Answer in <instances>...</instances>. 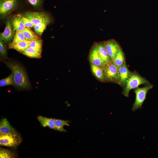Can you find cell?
I'll use <instances>...</instances> for the list:
<instances>
[{
	"label": "cell",
	"instance_id": "obj_1",
	"mask_svg": "<svg viewBox=\"0 0 158 158\" xmlns=\"http://www.w3.org/2000/svg\"><path fill=\"white\" fill-rule=\"evenodd\" d=\"M11 71L13 76V85L18 88H25L29 87L30 83L27 75L23 68L14 62H5Z\"/></svg>",
	"mask_w": 158,
	"mask_h": 158
},
{
	"label": "cell",
	"instance_id": "obj_2",
	"mask_svg": "<svg viewBox=\"0 0 158 158\" xmlns=\"http://www.w3.org/2000/svg\"><path fill=\"white\" fill-rule=\"evenodd\" d=\"M103 72L104 80L117 83L121 85L118 67L111 60L105 63L101 67Z\"/></svg>",
	"mask_w": 158,
	"mask_h": 158
},
{
	"label": "cell",
	"instance_id": "obj_3",
	"mask_svg": "<svg viewBox=\"0 0 158 158\" xmlns=\"http://www.w3.org/2000/svg\"><path fill=\"white\" fill-rule=\"evenodd\" d=\"M149 82L145 78L135 73H132L124 87L122 93L126 97H128L130 91L135 89L142 84H150Z\"/></svg>",
	"mask_w": 158,
	"mask_h": 158
},
{
	"label": "cell",
	"instance_id": "obj_4",
	"mask_svg": "<svg viewBox=\"0 0 158 158\" xmlns=\"http://www.w3.org/2000/svg\"><path fill=\"white\" fill-rule=\"evenodd\" d=\"M22 3V0H0V16L6 17L20 6Z\"/></svg>",
	"mask_w": 158,
	"mask_h": 158
},
{
	"label": "cell",
	"instance_id": "obj_5",
	"mask_svg": "<svg viewBox=\"0 0 158 158\" xmlns=\"http://www.w3.org/2000/svg\"><path fill=\"white\" fill-rule=\"evenodd\" d=\"M153 87V85L150 84L142 88L137 87L135 89L134 92L135 94V99L132 108L133 111H134L141 108L146 98L148 91Z\"/></svg>",
	"mask_w": 158,
	"mask_h": 158
},
{
	"label": "cell",
	"instance_id": "obj_6",
	"mask_svg": "<svg viewBox=\"0 0 158 158\" xmlns=\"http://www.w3.org/2000/svg\"><path fill=\"white\" fill-rule=\"evenodd\" d=\"M22 141L19 135L17 133L10 134H0V145L1 146L15 147Z\"/></svg>",
	"mask_w": 158,
	"mask_h": 158
},
{
	"label": "cell",
	"instance_id": "obj_7",
	"mask_svg": "<svg viewBox=\"0 0 158 158\" xmlns=\"http://www.w3.org/2000/svg\"><path fill=\"white\" fill-rule=\"evenodd\" d=\"M24 15L35 25L42 22L51 20L49 16L43 12H27Z\"/></svg>",
	"mask_w": 158,
	"mask_h": 158
},
{
	"label": "cell",
	"instance_id": "obj_8",
	"mask_svg": "<svg viewBox=\"0 0 158 158\" xmlns=\"http://www.w3.org/2000/svg\"><path fill=\"white\" fill-rule=\"evenodd\" d=\"M104 43L110 58L113 61L118 52L121 49L120 46L113 40H107Z\"/></svg>",
	"mask_w": 158,
	"mask_h": 158
},
{
	"label": "cell",
	"instance_id": "obj_9",
	"mask_svg": "<svg viewBox=\"0 0 158 158\" xmlns=\"http://www.w3.org/2000/svg\"><path fill=\"white\" fill-rule=\"evenodd\" d=\"M14 31L11 21L8 18L6 22L5 29L3 32L0 33V38L5 42L9 41L14 37Z\"/></svg>",
	"mask_w": 158,
	"mask_h": 158
},
{
	"label": "cell",
	"instance_id": "obj_10",
	"mask_svg": "<svg viewBox=\"0 0 158 158\" xmlns=\"http://www.w3.org/2000/svg\"><path fill=\"white\" fill-rule=\"evenodd\" d=\"M118 69L121 85L124 87L132 73L128 69L126 63L118 67Z\"/></svg>",
	"mask_w": 158,
	"mask_h": 158
},
{
	"label": "cell",
	"instance_id": "obj_11",
	"mask_svg": "<svg viewBox=\"0 0 158 158\" xmlns=\"http://www.w3.org/2000/svg\"><path fill=\"white\" fill-rule=\"evenodd\" d=\"M16 132L6 118H3L1 120L0 122V134H10Z\"/></svg>",
	"mask_w": 158,
	"mask_h": 158
},
{
	"label": "cell",
	"instance_id": "obj_12",
	"mask_svg": "<svg viewBox=\"0 0 158 158\" xmlns=\"http://www.w3.org/2000/svg\"><path fill=\"white\" fill-rule=\"evenodd\" d=\"M90 59L92 64L101 67L105 63L99 55L96 45L92 48L91 51Z\"/></svg>",
	"mask_w": 158,
	"mask_h": 158
},
{
	"label": "cell",
	"instance_id": "obj_13",
	"mask_svg": "<svg viewBox=\"0 0 158 158\" xmlns=\"http://www.w3.org/2000/svg\"><path fill=\"white\" fill-rule=\"evenodd\" d=\"M11 22L15 31H22L25 28L22 19L21 14L14 16L12 18Z\"/></svg>",
	"mask_w": 158,
	"mask_h": 158
},
{
	"label": "cell",
	"instance_id": "obj_14",
	"mask_svg": "<svg viewBox=\"0 0 158 158\" xmlns=\"http://www.w3.org/2000/svg\"><path fill=\"white\" fill-rule=\"evenodd\" d=\"M37 119L42 127H48L51 129L56 130L55 126V119L39 116L37 117Z\"/></svg>",
	"mask_w": 158,
	"mask_h": 158
},
{
	"label": "cell",
	"instance_id": "obj_15",
	"mask_svg": "<svg viewBox=\"0 0 158 158\" xmlns=\"http://www.w3.org/2000/svg\"><path fill=\"white\" fill-rule=\"evenodd\" d=\"M96 46L99 54L104 63L108 62L111 60L104 43L97 44Z\"/></svg>",
	"mask_w": 158,
	"mask_h": 158
},
{
	"label": "cell",
	"instance_id": "obj_16",
	"mask_svg": "<svg viewBox=\"0 0 158 158\" xmlns=\"http://www.w3.org/2000/svg\"><path fill=\"white\" fill-rule=\"evenodd\" d=\"M30 41L26 40L17 43L11 42L9 45L10 49H14L22 53L23 51L29 47Z\"/></svg>",
	"mask_w": 158,
	"mask_h": 158
},
{
	"label": "cell",
	"instance_id": "obj_17",
	"mask_svg": "<svg viewBox=\"0 0 158 158\" xmlns=\"http://www.w3.org/2000/svg\"><path fill=\"white\" fill-rule=\"evenodd\" d=\"M22 53L31 58H40L41 57V51L35 50L29 47L24 50Z\"/></svg>",
	"mask_w": 158,
	"mask_h": 158
},
{
	"label": "cell",
	"instance_id": "obj_18",
	"mask_svg": "<svg viewBox=\"0 0 158 158\" xmlns=\"http://www.w3.org/2000/svg\"><path fill=\"white\" fill-rule=\"evenodd\" d=\"M91 69L92 73L97 78L101 81H104V76L102 67L91 64Z\"/></svg>",
	"mask_w": 158,
	"mask_h": 158
},
{
	"label": "cell",
	"instance_id": "obj_19",
	"mask_svg": "<svg viewBox=\"0 0 158 158\" xmlns=\"http://www.w3.org/2000/svg\"><path fill=\"white\" fill-rule=\"evenodd\" d=\"M26 40L31 41L40 39L30 28H25L22 31Z\"/></svg>",
	"mask_w": 158,
	"mask_h": 158
},
{
	"label": "cell",
	"instance_id": "obj_20",
	"mask_svg": "<svg viewBox=\"0 0 158 158\" xmlns=\"http://www.w3.org/2000/svg\"><path fill=\"white\" fill-rule=\"evenodd\" d=\"M69 120H64L60 119H55V126L56 130L62 132H67L63 128L64 126H70Z\"/></svg>",
	"mask_w": 158,
	"mask_h": 158
},
{
	"label": "cell",
	"instance_id": "obj_21",
	"mask_svg": "<svg viewBox=\"0 0 158 158\" xmlns=\"http://www.w3.org/2000/svg\"><path fill=\"white\" fill-rule=\"evenodd\" d=\"M112 61L118 67L126 63L124 55L121 49L118 52Z\"/></svg>",
	"mask_w": 158,
	"mask_h": 158
},
{
	"label": "cell",
	"instance_id": "obj_22",
	"mask_svg": "<svg viewBox=\"0 0 158 158\" xmlns=\"http://www.w3.org/2000/svg\"><path fill=\"white\" fill-rule=\"evenodd\" d=\"M50 21L51 20H48L35 25L34 27V29L36 33L38 35H41Z\"/></svg>",
	"mask_w": 158,
	"mask_h": 158
},
{
	"label": "cell",
	"instance_id": "obj_23",
	"mask_svg": "<svg viewBox=\"0 0 158 158\" xmlns=\"http://www.w3.org/2000/svg\"><path fill=\"white\" fill-rule=\"evenodd\" d=\"M42 45V41L40 39L30 41L29 44V47L41 52Z\"/></svg>",
	"mask_w": 158,
	"mask_h": 158
},
{
	"label": "cell",
	"instance_id": "obj_24",
	"mask_svg": "<svg viewBox=\"0 0 158 158\" xmlns=\"http://www.w3.org/2000/svg\"><path fill=\"white\" fill-rule=\"evenodd\" d=\"M13 85V75L12 73L8 77L1 79L0 81V87Z\"/></svg>",
	"mask_w": 158,
	"mask_h": 158
},
{
	"label": "cell",
	"instance_id": "obj_25",
	"mask_svg": "<svg viewBox=\"0 0 158 158\" xmlns=\"http://www.w3.org/2000/svg\"><path fill=\"white\" fill-rule=\"evenodd\" d=\"M14 154L8 150L4 149H0V158H15Z\"/></svg>",
	"mask_w": 158,
	"mask_h": 158
},
{
	"label": "cell",
	"instance_id": "obj_26",
	"mask_svg": "<svg viewBox=\"0 0 158 158\" xmlns=\"http://www.w3.org/2000/svg\"><path fill=\"white\" fill-rule=\"evenodd\" d=\"M26 40H27L25 39L22 31H16L12 42L17 43Z\"/></svg>",
	"mask_w": 158,
	"mask_h": 158
},
{
	"label": "cell",
	"instance_id": "obj_27",
	"mask_svg": "<svg viewBox=\"0 0 158 158\" xmlns=\"http://www.w3.org/2000/svg\"><path fill=\"white\" fill-rule=\"evenodd\" d=\"M29 4L35 8H38L41 6L43 0H26Z\"/></svg>",
	"mask_w": 158,
	"mask_h": 158
},
{
	"label": "cell",
	"instance_id": "obj_28",
	"mask_svg": "<svg viewBox=\"0 0 158 158\" xmlns=\"http://www.w3.org/2000/svg\"><path fill=\"white\" fill-rule=\"evenodd\" d=\"M21 18L25 27L30 28L34 27L35 25L28 18L22 15H21Z\"/></svg>",
	"mask_w": 158,
	"mask_h": 158
},
{
	"label": "cell",
	"instance_id": "obj_29",
	"mask_svg": "<svg viewBox=\"0 0 158 158\" xmlns=\"http://www.w3.org/2000/svg\"><path fill=\"white\" fill-rule=\"evenodd\" d=\"M3 40L0 39V53L1 55L3 57L6 56V49L5 45L3 42Z\"/></svg>",
	"mask_w": 158,
	"mask_h": 158
}]
</instances>
